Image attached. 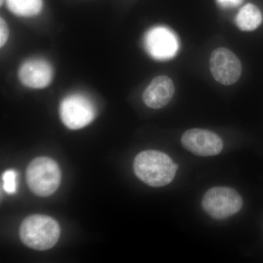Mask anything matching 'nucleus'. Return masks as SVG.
Here are the masks:
<instances>
[{"instance_id": "14", "label": "nucleus", "mask_w": 263, "mask_h": 263, "mask_svg": "<svg viewBox=\"0 0 263 263\" xmlns=\"http://www.w3.org/2000/svg\"><path fill=\"white\" fill-rule=\"evenodd\" d=\"M9 35L8 24L3 18H0V46L3 47L6 43Z\"/></svg>"}, {"instance_id": "6", "label": "nucleus", "mask_w": 263, "mask_h": 263, "mask_svg": "<svg viewBox=\"0 0 263 263\" xmlns=\"http://www.w3.org/2000/svg\"><path fill=\"white\" fill-rule=\"evenodd\" d=\"M209 67L214 79L226 86L235 84L242 73L239 59L226 48H218L212 52L209 59Z\"/></svg>"}, {"instance_id": "15", "label": "nucleus", "mask_w": 263, "mask_h": 263, "mask_svg": "<svg viewBox=\"0 0 263 263\" xmlns=\"http://www.w3.org/2000/svg\"><path fill=\"white\" fill-rule=\"evenodd\" d=\"M243 0H216V3L223 8H233L239 6Z\"/></svg>"}, {"instance_id": "10", "label": "nucleus", "mask_w": 263, "mask_h": 263, "mask_svg": "<svg viewBox=\"0 0 263 263\" xmlns=\"http://www.w3.org/2000/svg\"><path fill=\"white\" fill-rule=\"evenodd\" d=\"M175 93L173 81L166 76L156 77L147 86L143 94V100L146 106L160 109L171 101Z\"/></svg>"}, {"instance_id": "7", "label": "nucleus", "mask_w": 263, "mask_h": 263, "mask_svg": "<svg viewBox=\"0 0 263 263\" xmlns=\"http://www.w3.org/2000/svg\"><path fill=\"white\" fill-rule=\"evenodd\" d=\"M144 46L150 56L155 60H170L179 51V39L167 27H156L145 35Z\"/></svg>"}, {"instance_id": "4", "label": "nucleus", "mask_w": 263, "mask_h": 263, "mask_svg": "<svg viewBox=\"0 0 263 263\" xmlns=\"http://www.w3.org/2000/svg\"><path fill=\"white\" fill-rule=\"evenodd\" d=\"M202 206L208 215L219 220L239 212L243 206V199L234 189L215 186L205 193L202 197Z\"/></svg>"}, {"instance_id": "2", "label": "nucleus", "mask_w": 263, "mask_h": 263, "mask_svg": "<svg viewBox=\"0 0 263 263\" xmlns=\"http://www.w3.org/2000/svg\"><path fill=\"white\" fill-rule=\"evenodd\" d=\"M19 236L24 245L29 248L48 250L54 247L60 239V227L51 216L34 214L22 221Z\"/></svg>"}, {"instance_id": "9", "label": "nucleus", "mask_w": 263, "mask_h": 263, "mask_svg": "<svg viewBox=\"0 0 263 263\" xmlns=\"http://www.w3.org/2000/svg\"><path fill=\"white\" fill-rule=\"evenodd\" d=\"M53 71L51 64L41 59H33L24 62L18 71L21 83L32 89H43L51 84Z\"/></svg>"}, {"instance_id": "11", "label": "nucleus", "mask_w": 263, "mask_h": 263, "mask_svg": "<svg viewBox=\"0 0 263 263\" xmlns=\"http://www.w3.org/2000/svg\"><path fill=\"white\" fill-rule=\"evenodd\" d=\"M260 10L253 4H247L240 10L235 18L237 27L242 31H254L262 23Z\"/></svg>"}, {"instance_id": "16", "label": "nucleus", "mask_w": 263, "mask_h": 263, "mask_svg": "<svg viewBox=\"0 0 263 263\" xmlns=\"http://www.w3.org/2000/svg\"><path fill=\"white\" fill-rule=\"evenodd\" d=\"M3 1H4V0H1V1H0V4H1V5L3 4Z\"/></svg>"}, {"instance_id": "3", "label": "nucleus", "mask_w": 263, "mask_h": 263, "mask_svg": "<svg viewBox=\"0 0 263 263\" xmlns=\"http://www.w3.org/2000/svg\"><path fill=\"white\" fill-rule=\"evenodd\" d=\"M61 171L58 164L48 157L31 161L26 171V181L29 190L39 197L53 195L61 182Z\"/></svg>"}, {"instance_id": "8", "label": "nucleus", "mask_w": 263, "mask_h": 263, "mask_svg": "<svg viewBox=\"0 0 263 263\" xmlns=\"http://www.w3.org/2000/svg\"><path fill=\"white\" fill-rule=\"evenodd\" d=\"M181 143L185 149L200 157L217 155L223 149L220 137L207 129H189L183 133Z\"/></svg>"}, {"instance_id": "5", "label": "nucleus", "mask_w": 263, "mask_h": 263, "mask_svg": "<svg viewBox=\"0 0 263 263\" xmlns=\"http://www.w3.org/2000/svg\"><path fill=\"white\" fill-rule=\"evenodd\" d=\"M60 112L62 123L73 130L89 125L97 115L94 103L87 97L79 94L64 98L60 104Z\"/></svg>"}, {"instance_id": "12", "label": "nucleus", "mask_w": 263, "mask_h": 263, "mask_svg": "<svg viewBox=\"0 0 263 263\" xmlns=\"http://www.w3.org/2000/svg\"><path fill=\"white\" fill-rule=\"evenodd\" d=\"M6 3L10 11L18 16H34L43 9V0H6Z\"/></svg>"}, {"instance_id": "13", "label": "nucleus", "mask_w": 263, "mask_h": 263, "mask_svg": "<svg viewBox=\"0 0 263 263\" xmlns=\"http://www.w3.org/2000/svg\"><path fill=\"white\" fill-rule=\"evenodd\" d=\"M16 172L13 170H8L3 174V189L7 193L13 195L16 192Z\"/></svg>"}, {"instance_id": "1", "label": "nucleus", "mask_w": 263, "mask_h": 263, "mask_svg": "<svg viewBox=\"0 0 263 263\" xmlns=\"http://www.w3.org/2000/svg\"><path fill=\"white\" fill-rule=\"evenodd\" d=\"M178 167L168 155L157 150L143 151L133 162L137 177L152 187H162L172 182Z\"/></svg>"}]
</instances>
